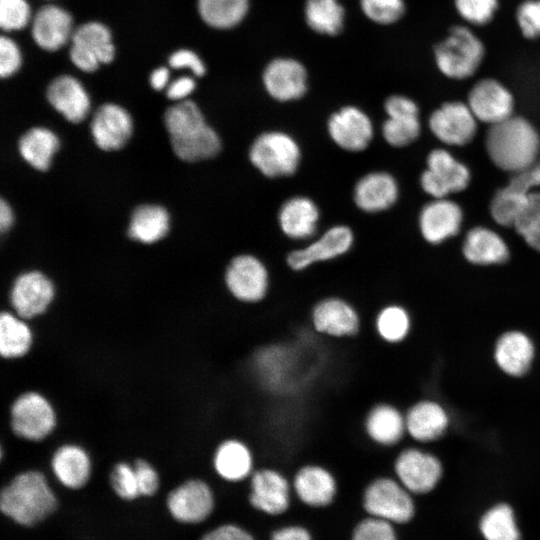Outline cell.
<instances>
[{"label": "cell", "instance_id": "e0dca14e", "mask_svg": "<svg viewBox=\"0 0 540 540\" xmlns=\"http://www.w3.org/2000/svg\"><path fill=\"white\" fill-rule=\"evenodd\" d=\"M467 105L477 121L491 126L513 115L514 98L501 82L484 78L471 88Z\"/></svg>", "mask_w": 540, "mask_h": 540}, {"label": "cell", "instance_id": "44dd1931", "mask_svg": "<svg viewBox=\"0 0 540 540\" xmlns=\"http://www.w3.org/2000/svg\"><path fill=\"white\" fill-rule=\"evenodd\" d=\"M362 431L366 440L373 446L393 447L407 433L405 415L391 403L375 402L363 416Z\"/></svg>", "mask_w": 540, "mask_h": 540}, {"label": "cell", "instance_id": "74e56055", "mask_svg": "<svg viewBox=\"0 0 540 540\" xmlns=\"http://www.w3.org/2000/svg\"><path fill=\"white\" fill-rule=\"evenodd\" d=\"M33 336L30 327L21 317L9 312L0 316V353L4 358L24 356L30 349Z\"/></svg>", "mask_w": 540, "mask_h": 540}, {"label": "cell", "instance_id": "ffe728a7", "mask_svg": "<svg viewBox=\"0 0 540 540\" xmlns=\"http://www.w3.org/2000/svg\"><path fill=\"white\" fill-rule=\"evenodd\" d=\"M353 242L354 235L348 226L335 225L316 241L292 251L287 256V264L294 271H302L317 262L332 260L347 253Z\"/></svg>", "mask_w": 540, "mask_h": 540}, {"label": "cell", "instance_id": "7dc6e473", "mask_svg": "<svg viewBox=\"0 0 540 540\" xmlns=\"http://www.w3.org/2000/svg\"><path fill=\"white\" fill-rule=\"evenodd\" d=\"M352 540H398L395 524L368 516L357 523Z\"/></svg>", "mask_w": 540, "mask_h": 540}, {"label": "cell", "instance_id": "836d02e7", "mask_svg": "<svg viewBox=\"0 0 540 540\" xmlns=\"http://www.w3.org/2000/svg\"><path fill=\"white\" fill-rule=\"evenodd\" d=\"M534 356L531 340L518 331L505 333L495 349L498 366L507 374L521 376L527 372Z\"/></svg>", "mask_w": 540, "mask_h": 540}, {"label": "cell", "instance_id": "30bf717a", "mask_svg": "<svg viewBox=\"0 0 540 540\" xmlns=\"http://www.w3.org/2000/svg\"><path fill=\"white\" fill-rule=\"evenodd\" d=\"M225 284L230 294L244 304L262 302L269 290V273L265 264L250 254L231 260L225 272Z\"/></svg>", "mask_w": 540, "mask_h": 540}, {"label": "cell", "instance_id": "9a60e30c", "mask_svg": "<svg viewBox=\"0 0 540 540\" xmlns=\"http://www.w3.org/2000/svg\"><path fill=\"white\" fill-rule=\"evenodd\" d=\"M537 187H540V160L514 173L508 185L495 193L490 203V213L495 222L502 226H513L528 196Z\"/></svg>", "mask_w": 540, "mask_h": 540}, {"label": "cell", "instance_id": "83f0119b", "mask_svg": "<svg viewBox=\"0 0 540 540\" xmlns=\"http://www.w3.org/2000/svg\"><path fill=\"white\" fill-rule=\"evenodd\" d=\"M398 193V184L391 174L375 171L358 180L353 198L360 210L376 213L390 208L397 201Z\"/></svg>", "mask_w": 540, "mask_h": 540}, {"label": "cell", "instance_id": "9f6ffc18", "mask_svg": "<svg viewBox=\"0 0 540 540\" xmlns=\"http://www.w3.org/2000/svg\"><path fill=\"white\" fill-rule=\"evenodd\" d=\"M195 89V81L188 76L175 79L168 85L166 95L172 100H182L190 95Z\"/></svg>", "mask_w": 540, "mask_h": 540}, {"label": "cell", "instance_id": "d590c367", "mask_svg": "<svg viewBox=\"0 0 540 540\" xmlns=\"http://www.w3.org/2000/svg\"><path fill=\"white\" fill-rule=\"evenodd\" d=\"M169 229V215L158 205H142L132 214L129 236L143 243H153L163 238Z\"/></svg>", "mask_w": 540, "mask_h": 540}, {"label": "cell", "instance_id": "f907efd6", "mask_svg": "<svg viewBox=\"0 0 540 540\" xmlns=\"http://www.w3.org/2000/svg\"><path fill=\"white\" fill-rule=\"evenodd\" d=\"M22 63L18 45L9 37H0V75L7 78L15 74Z\"/></svg>", "mask_w": 540, "mask_h": 540}, {"label": "cell", "instance_id": "cb8c5ba5", "mask_svg": "<svg viewBox=\"0 0 540 540\" xmlns=\"http://www.w3.org/2000/svg\"><path fill=\"white\" fill-rule=\"evenodd\" d=\"M73 32L72 16L60 6L44 5L32 18V38L40 48L46 51L59 50L71 40Z\"/></svg>", "mask_w": 540, "mask_h": 540}, {"label": "cell", "instance_id": "7c38bea8", "mask_svg": "<svg viewBox=\"0 0 540 540\" xmlns=\"http://www.w3.org/2000/svg\"><path fill=\"white\" fill-rule=\"evenodd\" d=\"M470 182V171L447 150H432L427 157V169L422 173L423 190L435 199L464 190Z\"/></svg>", "mask_w": 540, "mask_h": 540}, {"label": "cell", "instance_id": "e575fe53", "mask_svg": "<svg viewBox=\"0 0 540 540\" xmlns=\"http://www.w3.org/2000/svg\"><path fill=\"white\" fill-rule=\"evenodd\" d=\"M478 530L483 540H522V532L514 508L499 502L479 517Z\"/></svg>", "mask_w": 540, "mask_h": 540}, {"label": "cell", "instance_id": "484cf974", "mask_svg": "<svg viewBox=\"0 0 540 540\" xmlns=\"http://www.w3.org/2000/svg\"><path fill=\"white\" fill-rule=\"evenodd\" d=\"M95 143L102 150L122 148L132 133V119L121 106L106 103L95 112L91 122Z\"/></svg>", "mask_w": 540, "mask_h": 540}, {"label": "cell", "instance_id": "bcb514c9", "mask_svg": "<svg viewBox=\"0 0 540 540\" xmlns=\"http://www.w3.org/2000/svg\"><path fill=\"white\" fill-rule=\"evenodd\" d=\"M363 13L379 24H392L405 12L403 0H360Z\"/></svg>", "mask_w": 540, "mask_h": 540}, {"label": "cell", "instance_id": "d6986e66", "mask_svg": "<svg viewBox=\"0 0 540 540\" xmlns=\"http://www.w3.org/2000/svg\"><path fill=\"white\" fill-rule=\"evenodd\" d=\"M291 483L298 499L313 508L329 506L338 492L336 476L320 463H306L300 466L295 471Z\"/></svg>", "mask_w": 540, "mask_h": 540}, {"label": "cell", "instance_id": "d4e9b609", "mask_svg": "<svg viewBox=\"0 0 540 540\" xmlns=\"http://www.w3.org/2000/svg\"><path fill=\"white\" fill-rule=\"evenodd\" d=\"M212 465L215 473L224 481L239 483L249 479L255 468V455L246 441L231 437L216 447Z\"/></svg>", "mask_w": 540, "mask_h": 540}, {"label": "cell", "instance_id": "6da1fadb", "mask_svg": "<svg viewBox=\"0 0 540 540\" xmlns=\"http://www.w3.org/2000/svg\"><path fill=\"white\" fill-rule=\"evenodd\" d=\"M57 496L43 473L28 470L17 474L0 493L2 514L22 527H34L57 510Z\"/></svg>", "mask_w": 540, "mask_h": 540}, {"label": "cell", "instance_id": "6f0895ef", "mask_svg": "<svg viewBox=\"0 0 540 540\" xmlns=\"http://www.w3.org/2000/svg\"><path fill=\"white\" fill-rule=\"evenodd\" d=\"M270 540H313V538L305 527L288 525L275 530Z\"/></svg>", "mask_w": 540, "mask_h": 540}, {"label": "cell", "instance_id": "60d3db41", "mask_svg": "<svg viewBox=\"0 0 540 540\" xmlns=\"http://www.w3.org/2000/svg\"><path fill=\"white\" fill-rule=\"evenodd\" d=\"M305 19L315 32L334 36L342 31L344 9L337 0H306Z\"/></svg>", "mask_w": 540, "mask_h": 540}, {"label": "cell", "instance_id": "9c48e42d", "mask_svg": "<svg viewBox=\"0 0 540 540\" xmlns=\"http://www.w3.org/2000/svg\"><path fill=\"white\" fill-rule=\"evenodd\" d=\"M166 508L173 520L185 525L206 521L214 511L215 495L202 479H189L169 492Z\"/></svg>", "mask_w": 540, "mask_h": 540}, {"label": "cell", "instance_id": "f35d334b", "mask_svg": "<svg viewBox=\"0 0 540 540\" xmlns=\"http://www.w3.org/2000/svg\"><path fill=\"white\" fill-rule=\"evenodd\" d=\"M202 20L217 29L232 28L242 21L248 11V0H198Z\"/></svg>", "mask_w": 540, "mask_h": 540}, {"label": "cell", "instance_id": "603a6c76", "mask_svg": "<svg viewBox=\"0 0 540 540\" xmlns=\"http://www.w3.org/2000/svg\"><path fill=\"white\" fill-rule=\"evenodd\" d=\"M263 84L267 93L277 101L297 100L307 91V73L298 61L279 58L265 68Z\"/></svg>", "mask_w": 540, "mask_h": 540}, {"label": "cell", "instance_id": "d6a6232c", "mask_svg": "<svg viewBox=\"0 0 540 540\" xmlns=\"http://www.w3.org/2000/svg\"><path fill=\"white\" fill-rule=\"evenodd\" d=\"M463 254L473 264H500L508 259L509 249L496 232L485 227H475L466 234Z\"/></svg>", "mask_w": 540, "mask_h": 540}, {"label": "cell", "instance_id": "ba28073f", "mask_svg": "<svg viewBox=\"0 0 540 540\" xmlns=\"http://www.w3.org/2000/svg\"><path fill=\"white\" fill-rule=\"evenodd\" d=\"M114 56L115 46L106 25L90 21L74 29L69 58L78 69L94 72L100 64L112 62Z\"/></svg>", "mask_w": 540, "mask_h": 540}, {"label": "cell", "instance_id": "5bb4252c", "mask_svg": "<svg viewBox=\"0 0 540 540\" xmlns=\"http://www.w3.org/2000/svg\"><path fill=\"white\" fill-rule=\"evenodd\" d=\"M395 478L413 495L431 492L442 477V465L432 454L417 448L402 450L393 464Z\"/></svg>", "mask_w": 540, "mask_h": 540}, {"label": "cell", "instance_id": "b9f144b4", "mask_svg": "<svg viewBox=\"0 0 540 540\" xmlns=\"http://www.w3.org/2000/svg\"><path fill=\"white\" fill-rule=\"evenodd\" d=\"M513 227L530 247L540 252V192L528 196Z\"/></svg>", "mask_w": 540, "mask_h": 540}, {"label": "cell", "instance_id": "c3c4849f", "mask_svg": "<svg viewBox=\"0 0 540 540\" xmlns=\"http://www.w3.org/2000/svg\"><path fill=\"white\" fill-rule=\"evenodd\" d=\"M31 19L26 0H0V27L6 32L23 29Z\"/></svg>", "mask_w": 540, "mask_h": 540}, {"label": "cell", "instance_id": "8fae6325", "mask_svg": "<svg viewBox=\"0 0 540 540\" xmlns=\"http://www.w3.org/2000/svg\"><path fill=\"white\" fill-rule=\"evenodd\" d=\"M11 428L24 439L39 441L55 428L56 414L50 402L37 392H26L12 404Z\"/></svg>", "mask_w": 540, "mask_h": 540}, {"label": "cell", "instance_id": "ee69618b", "mask_svg": "<svg viewBox=\"0 0 540 540\" xmlns=\"http://www.w3.org/2000/svg\"><path fill=\"white\" fill-rule=\"evenodd\" d=\"M110 484L114 493L124 501H133L141 497L133 464L117 463L110 473Z\"/></svg>", "mask_w": 540, "mask_h": 540}, {"label": "cell", "instance_id": "52a82bcc", "mask_svg": "<svg viewBox=\"0 0 540 540\" xmlns=\"http://www.w3.org/2000/svg\"><path fill=\"white\" fill-rule=\"evenodd\" d=\"M310 323L315 333L333 339L356 337L362 329L358 309L339 296H328L317 301L310 312Z\"/></svg>", "mask_w": 540, "mask_h": 540}, {"label": "cell", "instance_id": "5b68a950", "mask_svg": "<svg viewBox=\"0 0 540 540\" xmlns=\"http://www.w3.org/2000/svg\"><path fill=\"white\" fill-rule=\"evenodd\" d=\"M364 510L395 525L410 522L416 513L413 494L396 478L379 476L372 479L362 495Z\"/></svg>", "mask_w": 540, "mask_h": 540}, {"label": "cell", "instance_id": "8992f818", "mask_svg": "<svg viewBox=\"0 0 540 540\" xmlns=\"http://www.w3.org/2000/svg\"><path fill=\"white\" fill-rule=\"evenodd\" d=\"M252 165L264 176L278 178L296 172L301 160L298 142L282 131L260 134L249 149Z\"/></svg>", "mask_w": 540, "mask_h": 540}, {"label": "cell", "instance_id": "db71d44e", "mask_svg": "<svg viewBox=\"0 0 540 540\" xmlns=\"http://www.w3.org/2000/svg\"><path fill=\"white\" fill-rule=\"evenodd\" d=\"M199 540H255L253 535L240 525L225 523L206 532Z\"/></svg>", "mask_w": 540, "mask_h": 540}, {"label": "cell", "instance_id": "f6af8a7d", "mask_svg": "<svg viewBox=\"0 0 540 540\" xmlns=\"http://www.w3.org/2000/svg\"><path fill=\"white\" fill-rule=\"evenodd\" d=\"M499 0H454L460 17L471 25L488 24L498 9Z\"/></svg>", "mask_w": 540, "mask_h": 540}, {"label": "cell", "instance_id": "3957f363", "mask_svg": "<svg viewBox=\"0 0 540 540\" xmlns=\"http://www.w3.org/2000/svg\"><path fill=\"white\" fill-rule=\"evenodd\" d=\"M485 144L491 161L513 174L534 164L540 151V137L533 125L513 115L491 125Z\"/></svg>", "mask_w": 540, "mask_h": 540}, {"label": "cell", "instance_id": "7402d4cb", "mask_svg": "<svg viewBox=\"0 0 540 540\" xmlns=\"http://www.w3.org/2000/svg\"><path fill=\"white\" fill-rule=\"evenodd\" d=\"M54 297L52 282L38 271L18 276L11 289L10 301L17 315L23 319L42 314Z\"/></svg>", "mask_w": 540, "mask_h": 540}, {"label": "cell", "instance_id": "4dcf8cb0", "mask_svg": "<svg viewBox=\"0 0 540 540\" xmlns=\"http://www.w3.org/2000/svg\"><path fill=\"white\" fill-rule=\"evenodd\" d=\"M51 469L58 482L71 490L83 488L91 476V460L80 446L66 444L52 456Z\"/></svg>", "mask_w": 540, "mask_h": 540}, {"label": "cell", "instance_id": "816d5d0a", "mask_svg": "<svg viewBox=\"0 0 540 540\" xmlns=\"http://www.w3.org/2000/svg\"><path fill=\"white\" fill-rule=\"evenodd\" d=\"M140 495L151 497L156 494L160 486V478L157 470L144 459L134 462Z\"/></svg>", "mask_w": 540, "mask_h": 540}, {"label": "cell", "instance_id": "f1b7e54d", "mask_svg": "<svg viewBox=\"0 0 540 540\" xmlns=\"http://www.w3.org/2000/svg\"><path fill=\"white\" fill-rule=\"evenodd\" d=\"M46 96L49 103L72 123L81 122L89 112V96L73 76L54 78L47 87Z\"/></svg>", "mask_w": 540, "mask_h": 540}, {"label": "cell", "instance_id": "680465c9", "mask_svg": "<svg viewBox=\"0 0 540 540\" xmlns=\"http://www.w3.org/2000/svg\"><path fill=\"white\" fill-rule=\"evenodd\" d=\"M169 70L166 67H159L152 71L150 75V84L155 90H162L169 81Z\"/></svg>", "mask_w": 540, "mask_h": 540}, {"label": "cell", "instance_id": "11a10c76", "mask_svg": "<svg viewBox=\"0 0 540 540\" xmlns=\"http://www.w3.org/2000/svg\"><path fill=\"white\" fill-rule=\"evenodd\" d=\"M385 111L388 117H418L417 104L403 95H392L385 101Z\"/></svg>", "mask_w": 540, "mask_h": 540}, {"label": "cell", "instance_id": "277c9868", "mask_svg": "<svg viewBox=\"0 0 540 540\" xmlns=\"http://www.w3.org/2000/svg\"><path fill=\"white\" fill-rule=\"evenodd\" d=\"M485 55L481 39L467 26H452L447 36L434 47V59L440 72L448 78L471 77Z\"/></svg>", "mask_w": 540, "mask_h": 540}, {"label": "cell", "instance_id": "7bdbcfd3", "mask_svg": "<svg viewBox=\"0 0 540 540\" xmlns=\"http://www.w3.org/2000/svg\"><path fill=\"white\" fill-rule=\"evenodd\" d=\"M418 117H388L382 125V136L394 147H403L414 142L420 134Z\"/></svg>", "mask_w": 540, "mask_h": 540}, {"label": "cell", "instance_id": "8d00e7d4", "mask_svg": "<svg viewBox=\"0 0 540 540\" xmlns=\"http://www.w3.org/2000/svg\"><path fill=\"white\" fill-rule=\"evenodd\" d=\"M22 157L35 169L45 171L49 168L55 152L59 148L57 136L46 128H32L19 140Z\"/></svg>", "mask_w": 540, "mask_h": 540}, {"label": "cell", "instance_id": "4fadbf2b", "mask_svg": "<svg viewBox=\"0 0 540 540\" xmlns=\"http://www.w3.org/2000/svg\"><path fill=\"white\" fill-rule=\"evenodd\" d=\"M249 480V503L265 514L277 516L285 513L291 503V481L273 467L256 468Z\"/></svg>", "mask_w": 540, "mask_h": 540}, {"label": "cell", "instance_id": "f546056e", "mask_svg": "<svg viewBox=\"0 0 540 540\" xmlns=\"http://www.w3.org/2000/svg\"><path fill=\"white\" fill-rule=\"evenodd\" d=\"M319 209L315 202L305 196H294L286 200L278 214L282 232L294 240L312 237L319 221Z\"/></svg>", "mask_w": 540, "mask_h": 540}, {"label": "cell", "instance_id": "91938a15", "mask_svg": "<svg viewBox=\"0 0 540 540\" xmlns=\"http://www.w3.org/2000/svg\"><path fill=\"white\" fill-rule=\"evenodd\" d=\"M13 222V213L4 199L0 201V229L1 232H5L10 228Z\"/></svg>", "mask_w": 540, "mask_h": 540}, {"label": "cell", "instance_id": "7a4b0ae2", "mask_svg": "<svg viewBox=\"0 0 540 540\" xmlns=\"http://www.w3.org/2000/svg\"><path fill=\"white\" fill-rule=\"evenodd\" d=\"M164 122L174 153L184 161L208 159L221 149L218 134L206 123L198 106L190 100L169 107Z\"/></svg>", "mask_w": 540, "mask_h": 540}, {"label": "cell", "instance_id": "4316f807", "mask_svg": "<svg viewBox=\"0 0 540 540\" xmlns=\"http://www.w3.org/2000/svg\"><path fill=\"white\" fill-rule=\"evenodd\" d=\"M462 220L459 205L446 198L435 199L423 207L419 215V228L426 241L438 244L456 235Z\"/></svg>", "mask_w": 540, "mask_h": 540}, {"label": "cell", "instance_id": "681fc988", "mask_svg": "<svg viewBox=\"0 0 540 540\" xmlns=\"http://www.w3.org/2000/svg\"><path fill=\"white\" fill-rule=\"evenodd\" d=\"M516 21L527 39L540 37V0H525L517 8Z\"/></svg>", "mask_w": 540, "mask_h": 540}, {"label": "cell", "instance_id": "2e32d148", "mask_svg": "<svg viewBox=\"0 0 540 540\" xmlns=\"http://www.w3.org/2000/svg\"><path fill=\"white\" fill-rule=\"evenodd\" d=\"M429 128L441 142L463 146L474 138L477 119L467 104L459 101L446 102L431 114Z\"/></svg>", "mask_w": 540, "mask_h": 540}, {"label": "cell", "instance_id": "f5cc1de1", "mask_svg": "<svg viewBox=\"0 0 540 540\" xmlns=\"http://www.w3.org/2000/svg\"><path fill=\"white\" fill-rule=\"evenodd\" d=\"M168 63L174 69L188 68L198 77L203 76L206 71L201 58L189 49L183 48L173 52L168 59Z\"/></svg>", "mask_w": 540, "mask_h": 540}, {"label": "cell", "instance_id": "ac0fdd59", "mask_svg": "<svg viewBox=\"0 0 540 540\" xmlns=\"http://www.w3.org/2000/svg\"><path fill=\"white\" fill-rule=\"evenodd\" d=\"M327 130L332 141L349 152L365 150L374 135L369 116L358 107L351 105L342 107L330 116Z\"/></svg>", "mask_w": 540, "mask_h": 540}, {"label": "cell", "instance_id": "1f68e13d", "mask_svg": "<svg viewBox=\"0 0 540 540\" xmlns=\"http://www.w3.org/2000/svg\"><path fill=\"white\" fill-rule=\"evenodd\" d=\"M406 432L416 441L428 442L438 438L448 425L443 408L432 401H420L405 414Z\"/></svg>", "mask_w": 540, "mask_h": 540}, {"label": "cell", "instance_id": "ab89813d", "mask_svg": "<svg viewBox=\"0 0 540 540\" xmlns=\"http://www.w3.org/2000/svg\"><path fill=\"white\" fill-rule=\"evenodd\" d=\"M411 320L407 310L398 304L383 306L377 311L373 328L378 338L387 344H398L409 334Z\"/></svg>", "mask_w": 540, "mask_h": 540}]
</instances>
